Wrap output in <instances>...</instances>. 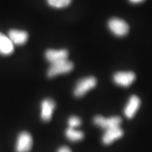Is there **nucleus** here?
I'll return each instance as SVG.
<instances>
[{
	"instance_id": "1",
	"label": "nucleus",
	"mask_w": 152,
	"mask_h": 152,
	"mask_svg": "<svg viewBox=\"0 0 152 152\" xmlns=\"http://www.w3.org/2000/svg\"><path fill=\"white\" fill-rule=\"evenodd\" d=\"M74 65L73 62L66 59L61 61L51 64L47 71V76L49 77H53L55 76L70 73L73 69Z\"/></svg>"
},
{
	"instance_id": "2",
	"label": "nucleus",
	"mask_w": 152,
	"mask_h": 152,
	"mask_svg": "<svg viewBox=\"0 0 152 152\" xmlns=\"http://www.w3.org/2000/svg\"><path fill=\"white\" fill-rule=\"evenodd\" d=\"M96 85V79L94 76L82 78L77 82L74 89V95L77 97H81Z\"/></svg>"
},
{
	"instance_id": "3",
	"label": "nucleus",
	"mask_w": 152,
	"mask_h": 152,
	"mask_svg": "<svg viewBox=\"0 0 152 152\" xmlns=\"http://www.w3.org/2000/svg\"><path fill=\"white\" fill-rule=\"evenodd\" d=\"M108 26L111 33L118 37H123L128 33V24L125 20L120 18H113L110 19L108 23Z\"/></svg>"
},
{
	"instance_id": "4",
	"label": "nucleus",
	"mask_w": 152,
	"mask_h": 152,
	"mask_svg": "<svg viewBox=\"0 0 152 152\" xmlns=\"http://www.w3.org/2000/svg\"><path fill=\"white\" fill-rule=\"evenodd\" d=\"M121 122L122 119L118 116H112L106 118L102 115H96L94 118V124L106 130L110 128L120 127Z\"/></svg>"
},
{
	"instance_id": "5",
	"label": "nucleus",
	"mask_w": 152,
	"mask_h": 152,
	"mask_svg": "<svg viewBox=\"0 0 152 152\" xmlns=\"http://www.w3.org/2000/svg\"><path fill=\"white\" fill-rule=\"evenodd\" d=\"M33 147V138L30 133L23 132L17 139L16 149L17 152H29Z\"/></svg>"
},
{
	"instance_id": "6",
	"label": "nucleus",
	"mask_w": 152,
	"mask_h": 152,
	"mask_svg": "<svg viewBox=\"0 0 152 152\" xmlns=\"http://www.w3.org/2000/svg\"><path fill=\"white\" fill-rule=\"evenodd\" d=\"M136 78L135 74L132 71L117 72L113 75V81L115 84L122 87H128Z\"/></svg>"
},
{
	"instance_id": "7",
	"label": "nucleus",
	"mask_w": 152,
	"mask_h": 152,
	"mask_svg": "<svg viewBox=\"0 0 152 152\" xmlns=\"http://www.w3.org/2000/svg\"><path fill=\"white\" fill-rule=\"evenodd\" d=\"M68 52L66 49H49L45 52V58L51 64L68 59Z\"/></svg>"
},
{
	"instance_id": "8",
	"label": "nucleus",
	"mask_w": 152,
	"mask_h": 152,
	"mask_svg": "<svg viewBox=\"0 0 152 152\" xmlns=\"http://www.w3.org/2000/svg\"><path fill=\"white\" fill-rule=\"evenodd\" d=\"M56 104L52 99H45L41 103V118L44 121H48L52 119Z\"/></svg>"
},
{
	"instance_id": "9",
	"label": "nucleus",
	"mask_w": 152,
	"mask_h": 152,
	"mask_svg": "<svg viewBox=\"0 0 152 152\" xmlns=\"http://www.w3.org/2000/svg\"><path fill=\"white\" fill-rule=\"evenodd\" d=\"M140 103H141V102H140V98L137 96H136V95L131 96L124 109L125 116L128 118H132L135 115L136 112L140 108Z\"/></svg>"
},
{
	"instance_id": "10",
	"label": "nucleus",
	"mask_w": 152,
	"mask_h": 152,
	"mask_svg": "<svg viewBox=\"0 0 152 152\" xmlns=\"http://www.w3.org/2000/svg\"><path fill=\"white\" fill-rule=\"evenodd\" d=\"M8 37L14 45H23L26 43L28 39V34L24 30L16 29L11 30L8 33Z\"/></svg>"
},
{
	"instance_id": "11",
	"label": "nucleus",
	"mask_w": 152,
	"mask_h": 152,
	"mask_svg": "<svg viewBox=\"0 0 152 152\" xmlns=\"http://www.w3.org/2000/svg\"><path fill=\"white\" fill-rule=\"evenodd\" d=\"M123 135V131L120 127L108 129L102 137V141L104 144H111L116 140H118Z\"/></svg>"
},
{
	"instance_id": "12",
	"label": "nucleus",
	"mask_w": 152,
	"mask_h": 152,
	"mask_svg": "<svg viewBox=\"0 0 152 152\" xmlns=\"http://www.w3.org/2000/svg\"><path fill=\"white\" fill-rule=\"evenodd\" d=\"M14 52V45L8 36H6L0 32V54L9 56Z\"/></svg>"
},
{
	"instance_id": "13",
	"label": "nucleus",
	"mask_w": 152,
	"mask_h": 152,
	"mask_svg": "<svg viewBox=\"0 0 152 152\" xmlns=\"http://www.w3.org/2000/svg\"><path fill=\"white\" fill-rule=\"evenodd\" d=\"M66 136L72 142L80 141L84 137V134L82 131L77 130L75 128H68L66 131Z\"/></svg>"
},
{
	"instance_id": "14",
	"label": "nucleus",
	"mask_w": 152,
	"mask_h": 152,
	"mask_svg": "<svg viewBox=\"0 0 152 152\" xmlns=\"http://www.w3.org/2000/svg\"><path fill=\"white\" fill-rule=\"evenodd\" d=\"M72 0H47V2L50 7L55 9L65 8L71 4Z\"/></svg>"
},
{
	"instance_id": "15",
	"label": "nucleus",
	"mask_w": 152,
	"mask_h": 152,
	"mask_svg": "<svg viewBox=\"0 0 152 152\" xmlns=\"http://www.w3.org/2000/svg\"><path fill=\"white\" fill-rule=\"evenodd\" d=\"M68 125H69V128H75L77 127H79L81 125L82 121L80 118L73 115V116L69 118V119L68 121Z\"/></svg>"
},
{
	"instance_id": "16",
	"label": "nucleus",
	"mask_w": 152,
	"mask_h": 152,
	"mask_svg": "<svg viewBox=\"0 0 152 152\" xmlns=\"http://www.w3.org/2000/svg\"><path fill=\"white\" fill-rule=\"evenodd\" d=\"M57 152H71V149L67 147H62L59 148V149L58 150Z\"/></svg>"
},
{
	"instance_id": "17",
	"label": "nucleus",
	"mask_w": 152,
	"mask_h": 152,
	"mask_svg": "<svg viewBox=\"0 0 152 152\" xmlns=\"http://www.w3.org/2000/svg\"><path fill=\"white\" fill-rule=\"evenodd\" d=\"M129 1L132 4H139V3L142 2V1H144V0H129Z\"/></svg>"
}]
</instances>
